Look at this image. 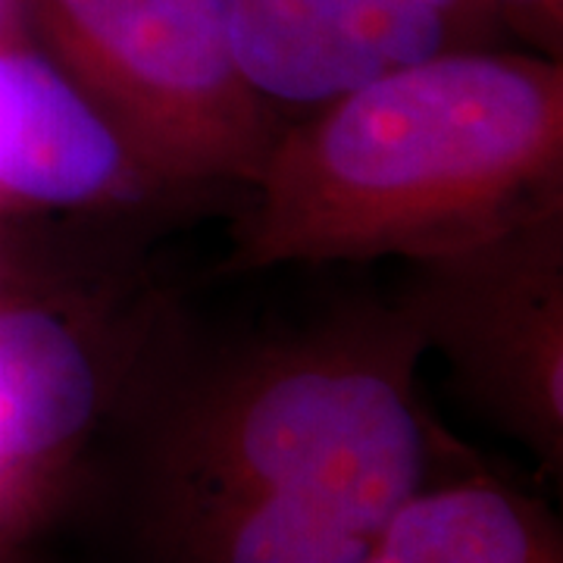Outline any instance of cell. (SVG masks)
Wrapping results in <instances>:
<instances>
[{
  "label": "cell",
  "mask_w": 563,
  "mask_h": 563,
  "mask_svg": "<svg viewBox=\"0 0 563 563\" xmlns=\"http://www.w3.org/2000/svg\"><path fill=\"white\" fill-rule=\"evenodd\" d=\"M107 73L161 101H201L232 81L220 0H51Z\"/></svg>",
  "instance_id": "5b68a950"
},
{
  "label": "cell",
  "mask_w": 563,
  "mask_h": 563,
  "mask_svg": "<svg viewBox=\"0 0 563 563\" xmlns=\"http://www.w3.org/2000/svg\"><path fill=\"white\" fill-rule=\"evenodd\" d=\"M3 7H7V0H0V16H3Z\"/></svg>",
  "instance_id": "ba28073f"
},
{
  "label": "cell",
  "mask_w": 563,
  "mask_h": 563,
  "mask_svg": "<svg viewBox=\"0 0 563 563\" xmlns=\"http://www.w3.org/2000/svg\"><path fill=\"white\" fill-rule=\"evenodd\" d=\"M98 410V376L69 329L35 310L0 313V523L69 454Z\"/></svg>",
  "instance_id": "277c9868"
},
{
  "label": "cell",
  "mask_w": 563,
  "mask_h": 563,
  "mask_svg": "<svg viewBox=\"0 0 563 563\" xmlns=\"http://www.w3.org/2000/svg\"><path fill=\"white\" fill-rule=\"evenodd\" d=\"M454 0H220L235 73L285 101H325L429 60Z\"/></svg>",
  "instance_id": "3957f363"
},
{
  "label": "cell",
  "mask_w": 563,
  "mask_h": 563,
  "mask_svg": "<svg viewBox=\"0 0 563 563\" xmlns=\"http://www.w3.org/2000/svg\"><path fill=\"white\" fill-rule=\"evenodd\" d=\"M366 563H561V544L529 501L461 483L417 492Z\"/></svg>",
  "instance_id": "52a82bcc"
},
{
  "label": "cell",
  "mask_w": 563,
  "mask_h": 563,
  "mask_svg": "<svg viewBox=\"0 0 563 563\" xmlns=\"http://www.w3.org/2000/svg\"><path fill=\"white\" fill-rule=\"evenodd\" d=\"M554 139L548 81L501 60L429 57L347 95L322 122L313 176L329 201L391 217L498 191Z\"/></svg>",
  "instance_id": "7a4b0ae2"
},
{
  "label": "cell",
  "mask_w": 563,
  "mask_h": 563,
  "mask_svg": "<svg viewBox=\"0 0 563 563\" xmlns=\"http://www.w3.org/2000/svg\"><path fill=\"white\" fill-rule=\"evenodd\" d=\"M166 563H366L426 488V432L391 383L298 369L163 444Z\"/></svg>",
  "instance_id": "6da1fadb"
},
{
  "label": "cell",
  "mask_w": 563,
  "mask_h": 563,
  "mask_svg": "<svg viewBox=\"0 0 563 563\" xmlns=\"http://www.w3.org/2000/svg\"><path fill=\"white\" fill-rule=\"evenodd\" d=\"M523 3H536V0H523Z\"/></svg>",
  "instance_id": "9c48e42d"
},
{
  "label": "cell",
  "mask_w": 563,
  "mask_h": 563,
  "mask_svg": "<svg viewBox=\"0 0 563 563\" xmlns=\"http://www.w3.org/2000/svg\"><path fill=\"white\" fill-rule=\"evenodd\" d=\"M120 147L54 66L0 51V188L73 203L113 179Z\"/></svg>",
  "instance_id": "8992f818"
}]
</instances>
